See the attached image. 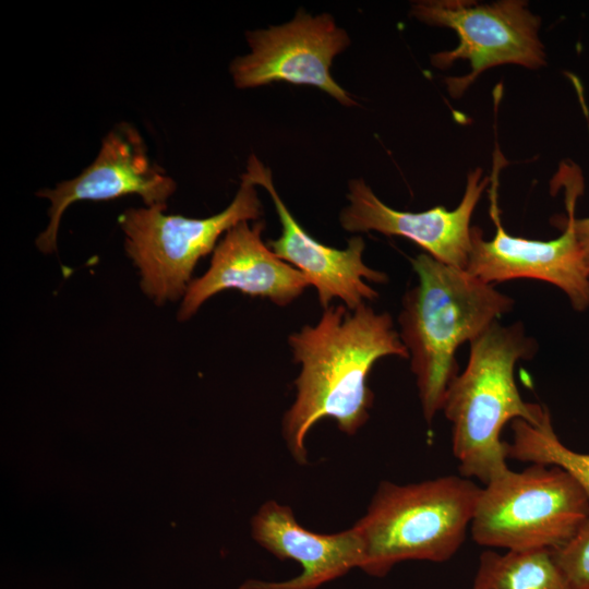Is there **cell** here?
<instances>
[{
	"mask_svg": "<svg viewBox=\"0 0 589 589\" xmlns=\"http://www.w3.org/2000/svg\"><path fill=\"white\" fill-rule=\"evenodd\" d=\"M165 211L166 206L129 208L118 218L142 291L157 304L182 299L199 261L230 228L259 219L263 208L255 185L242 175L232 202L216 215L189 218Z\"/></svg>",
	"mask_w": 589,
	"mask_h": 589,
	"instance_id": "6",
	"label": "cell"
},
{
	"mask_svg": "<svg viewBox=\"0 0 589 589\" xmlns=\"http://www.w3.org/2000/svg\"><path fill=\"white\" fill-rule=\"evenodd\" d=\"M589 518V498L564 469L532 464L481 488L470 531L476 543L506 551H554Z\"/></svg>",
	"mask_w": 589,
	"mask_h": 589,
	"instance_id": "5",
	"label": "cell"
},
{
	"mask_svg": "<svg viewBox=\"0 0 589 589\" xmlns=\"http://www.w3.org/2000/svg\"><path fill=\"white\" fill-rule=\"evenodd\" d=\"M570 589H589V518L574 537L552 551Z\"/></svg>",
	"mask_w": 589,
	"mask_h": 589,
	"instance_id": "17",
	"label": "cell"
},
{
	"mask_svg": "<svg viewBox=\"0 0 589 589\" xmlns=\"http://www.w3.org/2000/svg\"><path fill=\"white\" fill-rule=\"evenodd\" d=\"M472 589H570L551 550L483 551Z\"/></svg>",
	"mask_w": 589,
	"mask_h": 589,
	"instance_id": "15",
	"label": "cell"
},
{
	"mask_svg": "<svg viewBox=\"0 0 589 589\" xmlns=\"http://www.w3.org/2000/svg\"><path fill=\"white\" fill-rule=\"evenodd\" d=\"M243 176L269 193L277 211L281 233L268 242L269 249L310 280L324 309L335 298L341 300L347 309L354 310L364 304L365 300L378 297V292L366 281L382 284L388 277L363 262L365 243L361 237H352L345 249L323 244L296 220L278 195L271 170L254 155L250 156Z\"/></svg>",
	"mask_w": 589,
	"mask_h": 589,
	"instance_id": "12",
	"label": "cell"
},
{
	"mask_svg": "<svg viewBox=\"0 0 589 589\" xmlns=\"http://www.w3.org/2000/svg\"><path fill=\"white\" fill-rule=\"evenodd\" d=\"M293 361L301 370L294 381L296 400L283 420V435L299 464H305V436L320 420L336 421L354 434L369 419L373 393L366 381L375 362L387 356L409 358L388 313L365 303L354 310L328 306L315 325L289 336Z\"/></svg>",
	"mask_w": 589,
	"mask_h": 589,
	"instance_id": "1",
	"label": "cell"
},
{
	"mask_svg": "<svg viewBox=\"0 0 589 589\" xmlns=\"http://www.w3.org/2000/svg\"><path fill=\"white\" fill-rule=\"evenodd\" d=\"M254 540L279 560H294L302 573L285 581L251 579L239 589H316L360 568L363 544L354 527L320 534L298 524L289 506L275 501L263 504L252 519Z\"/></svg>",
	"mask_w": 589,
	"mask_h": 589,
	"instance_id": "14",
	"label": "cell"
},
{
	"mask_svg": "<svg viewBox=\"0 0 589 589\" xmlns=\"http://www.w3.org/2000/svg\"><path fill=\"white\" fill-rule=\"evenodd\" d=\"M492 177H482L477 168L468 173L462 199L452 211L435 206L412 213L397 211L383 203L362 179L349 182L348 201L339 215L349 232L377 231L409 239L433 259L466 269L471 250V217Z\"/></svg>",
	"mask_w": 589,
	"mask_h": 589,
	"instance_id": "11",
	"label": "cell"
},
{
	"mask_svg": "<svg viewBox=\"0 0 589 589\" xmlns=\"http://www.w3.org/2000/svg\"><path fill=\"white\" fill-rule=\"evenodd\" d=\"M411 263L418 284L402 299L399 335L411 359L423 417L431 423L459 374V346L473 341L515 302L467 269L426 253Z\"/></svg>",
	"mask_w": 589,
	"mask_h": 589,
	"instance_id": "2",
	"label": "cell"
},
{
	"mask_svg": "<svg viewBox=\"0 0 589 589\" xmlns=\"http://www.w3.org/2000/svg\"><path fill=\"white\" fill-rule=\"evenodd\" d=\"M496 175L491 187V216L494 237L483 238L477 226L471 229V250L467 271L482 281L495 285L510 279L530 278L560 288L578 312L589 308V274L572 224L557 220L562 235L552 240H533L509 235L501 225L496 199Z\"/></svg>",
	"mask_w": 589,
	"mask_h": 589,
	"instance_id": "10",
	"label": "cell"
},
{
	"mask_svg": "<svg viewBox=\"0 0 589 589\" xmlns=\"http://www.w3.org/2000/svg\"><path fill=\"white\" fill-rule=\"evenodd\" d=\"M510 428L513 438L506 442L507 458L561 467L580 484L589 498V454L574 452L560 441L550 410L538 424L515 419Z\"/></svg>",
	"mask_w": 589,
	"mask_h": 589,
	"instance_id": "16",
	"label": "cell"
},
{
	"mask_svg": "<svg viewBox=\"0 0 589 589\" xmlns=\"http://www.w3.org/2000/svg\"><path fill=\"white\" fill-rule=\"evenodd\" d=\"M264 223L241 221L230 228L213 251L208 269L193 279L182 298L178 318L189 320L211 297L237 289L285 306L296 300L310 280L278 257L263 241Z\"/></svg>",
	"mask_w": 589,
	"mask_h": 589,
	"instance_id": "13",
	"label": "cell"
},
{
	"mask_svg": "<svg viewBox=\"0 0 589 589\" xmlns=\"http://www.w3.org/2000/svg\"><path fill=\"white\" fill-rule=\"evenodd\" d=\"M567 218L569 219L574 229L575 237L581 250L584 262L589 274V217L577 218L575 216V209H566Z\"/></svg>",
	"mask_w": 589,
	"mask_h": 589,
	"instance_id": "18",
	"label": "cell"
},
{
	"mask_svg": "<svg viewBox=\"0 0 589 589\" xmlns=\"http://www.w3.org/2000/svg\"><path fill=\"white\" fill-rule=\"evenodd\" d=\"M251 52L230 65L235 85L251 88L274 82L315 86L344 106L356 100L333 79L334 58L350 44L347 32L327 13L299 11L278 26L247 33Z\"/></svg>",
	"mask_w": 589,
	"mask_h": 589,
	"instance_id": "8",
	"label": "cell"
},
{
	"mask_svg": "<svg viewBox=\"0 0 589 589\" xmlns=\"http://www.w3.org/2000/svg\"><path fill=\"white\" fill-rule=\"evenodd\" d=\"M480 491L462 476L405 485L382 481L353 525L363 544L360 569L384 577L402 561L452 558L465 541Z\"/></svg>",
	"mask_w": 589,
	"mask_h": 589,
	"instance_id": "4",
	"label": "cell"
},
{
	"mask_svg": "<svg viewBox=\"0 0 589 589\" xmlns=\"http://www.w3.org/2000/svg\"><path fill=\"white\" fill-rule=\"evenodd\" d=\"M538 349L521 322H495L470 342L465 370L450 383L442 410L452 424L453 454L460 476L483 484L509 468L506 442L501 440L508 421L538 424L549 409L524 401L515 382V366Z\"/></svg>",
	"mask_w": 589,
	"mask_h": 589,
	"instance_id": "3",
	"label": "cell"
},
{
	"mask_svg": "<svg viewBox=\"0 0 589 589\" xmlns=\"http://www.w3.org/2000/svg\"><path fill=\"white\" fill-rule=\"evenodd\" d=\"M175 190V181L149 160L139 131L129 123H120L104 137L97 157L77 177L37 192L39 197L50 201V207L49 223L36 245L44 253L56 251L61 217L75 202L135 194L147 207L166 206Z\"/></svg>",
	"mask_w": 589,
	"mask_h": 589,
	"instance_id": "9",
	"label": "cell"
},
{
	"mask_svg": "<svg viewBox=\"0 0 589 589\" xmlns=\"http://www.w3.org/2000/svg\"><path fill=\"white\" fill-rule=\"evenodd\" d=\"M410 14L434 26L456 32L459 44L431 57L433 67L447 69L468 60L471 70L445 80L450 96L458 98L485 70L503 64L539 69L545 64L539 38L541 19L526 1L501 0L479 4L464 0H423L411 5Z\"/></svg>",
	"mask_w": 589,
	"mask_h": 589,
	"instance_id": "7",
	"label": "cell"
}]
</instances>
